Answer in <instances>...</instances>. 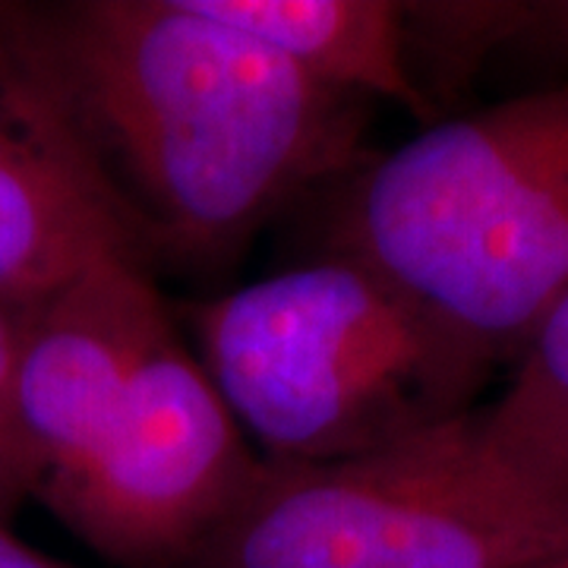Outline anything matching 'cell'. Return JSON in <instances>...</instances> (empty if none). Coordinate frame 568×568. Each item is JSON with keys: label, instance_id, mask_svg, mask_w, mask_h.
<instances>
[{"label": "cell", "instance_id": "obj_1", "mask_svg": "<svg viewBox=\"0 0 568 568\" xmlns=\"http://www.w3.org/2000/svg\"><path fill=\"white\" fill-rule=\"evenodd\" d=\"M39 17L152 272L222 278L275 215L366 159V99L203 0H63Z\"/></svg>", "mask_w": 568, "mask_h": 568}, {"label": "cell", "instance_id": "obj_9", "mask_svg": "<svg viewBox=\"0 0 568 568\" xmlns=\"http://www.w3.org/2000/svg\"><path fill=\"white\" fill-rule=\"evenodd\" d=\"M29 306L0 297V525L32 499V465L20 420V361Z\"/></svg>", "mask_w": 568, "mask_h": 568}, {"label": "cell", "instance_id": "obj_8", "mask_svg": "<svg viewBox=\"0 0 568 568\" xmlns=\"http://www.w3.org/2000/svg\"><path fill=\"white\" fill-rule=\"evenodd\" d=\"M484 414L503 446L568 477V291L530 332Z\"/></svg>", "mask_w": 568, "mask_h": 568}, {"label": "cell", "instance_id": "obj_12", "mask_svg": "<svg viewBox=\"0 0 568 568\" xmlns=\"http://www.w3.org/2000/svg\"><path fill=\"white\" fill-rule=\"evenodd\" d=\"M534 568H568V547L559 549L556 556H549V559H544V562H537Z\"/></svg>", "mask_w": 568, "mask_h": 568}, {"label": "cell", "instance_id": "obj_7", "mask_svg": "<svg viewBox=\"0 0 568 568\" xmlns=\"http://www.w3.org/2000/svg\"><path fill=\"white\" fill-rule=\"evenodd\" d=\"M203 7L265 41L325 89L392 102L420 126L436 114L410 80L402 3L388 0H203Z\"/></svg>", "mask_w": 568, "mask_h": 568}, {"label": "cell", "instance_id": "obj_2", "mask_svg": "<svg viewBox=\"0 0 568 568\" xmlns=\"http://www.w3.org/2000/svg\"><path fill=\"white\" fill-rule=\"evenodd\" d=\"M171 310L250 446L282 465L357 458L448 424L503 366L338 250Z\"/></svg>", "mask_w": 568, "mask_h": 568}, {"label": "cell", "instance_id": "obj_5", "mask_svg": "<svg viewBox=\"0 0 568 568\" xmlns=\"http://www.w3.org/2000/svg\"><path fill=\"white\" fill-rule=\"evenodd\" d=\"M263 465L168 301L152 310L80 484L51 515L118 568H183Z\"/></svg>", "mask_w": 568, "mask_h": 568}, {"label": "cell", "instance_id": "obj_10", "mask_svg": "<svg viewBox=\"0 0 568 568\" xmlns=\"http://www.w3.org/2000/svg\"><path fill=\"white\" fill-rule=\"evenodd\" d=\"M499 67L568 82V0H518Z\"/></svg>", "mask_w": 568, "mask_h": 568}, {"label": "cell", "instance_id": "obj_3", "mask_svg": "<svg viewBox=\"0 0 568 568\" xmlns=\"http://www.w3.org/2000/svg\"><path fill=\"white\" fill-rule=\"evenodd\" d=\"M351 253L511 366L568 291V82L424 126L325 190Z\"/></svg>", "mask_w": 568, "mask_h": 568}, {"label": "cell", "instance_id": "obj_6", "mask_svg": "<svg viewBox=\"0 0 568 568\" xmlns=\"http://www.w3.org/2000/svg\"><path fill=\"white\" fill-rule=\"evenodd\" d=\"M104 256L145 263L48 48L39 3L0 0V297L36 304Z\"/></svg>", "mask_w": 568, "mask_h": 568}, {"label": "cell", "instance_id": "obj_4", "mask_svg": "<svg viewBox=\"0 0 568 568\" xmlns=\"http://www.w3.org/2000/svg\"><path fill=\"white\" fill-rule=\"evenodd\" d=\"M566 547L568 477L503 446L477 405L357 458H263L183 568H534Z\"/></svg>", "mask_w": 568, "mask_h": 568}, {"label": "cell", "instance_id": "obj_11", "mask_svg": "<svg viewBox=\"0 0 568 568\" xmlns=\"http://www.w3.org/2000/svg\"><path fill=\"white\" fill-rule=\"evenodd\" d=\"M0 568H73L67 562H58L51 556H44L29 544H22L20 537H13L7 525H0Z\"/></svg>", "mask_w": 568, "mask_h": 568}]
</instances>
